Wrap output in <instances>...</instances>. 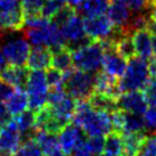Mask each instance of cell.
<instances>
[{
    "label": "cell",
    "instance_id": "1",
    "mask_svg": "<svg viewBox=\"0 0 156 156\" xmlns=\"http://www.w3.org/2000/svg\"><path fill=\"white\" fill-rule=\"evenodd\" d=\"M72 121L88 137H104L112 132L111 113L92 108L88 100H79L76 103V109Z\"/></svg>",
    "mask_w": 156,
    "mask_h": 156
},
{
    "label": "cell",
    "instance_id": "2",
    "mask_svg": "<svg viewBox=\"0 0 156 156\" xmlns=\"http://www.w3.org/2000/svg\"><path fill=\"white\" fill-rule=\"evenodd\" d=\"M95 75L72 67L63 73V89L78 101L88 100L95 90Z\"/></svg>",
    "mask_w": 156,
    "mask_h": 156
},
{
    "label": "cell",
    "instance_id": "3",
    "mask_svg": "<svg viewBox=\"0 0 156 156\" xmlns=\"http://www.w3.org/2000/svg\"><path fill=\"white\" fill-rule=\"evenodd\" d=\"M128 61L126 72L119 81L120 89L122 92L143 90L151 80L147 61L139 56H133Z\"/></svg>",
    "mask_w": 156,
    "mask_h": 156
},
{
    "label": "cell",
    "instance_id": "4",
    "mask_svg": "<svg viewBox=\"0 0 156 156\" xmlns=\"http://www.w3.org/2000/svg\"><path fill=\"white\" fill-rule=\"evenodd\" d=\"M103 48L98 41H94L87 47L72 52L73 65L76 69L88 72V73H98L103 65Z\"/></svg>",
    "mask_w": 156,
    "mask_h": 156
},
{
    "label": "cell",
    "instance_id": "5",
    "mask_svg": "<svg viewBox=\"0 0 156 156\" xmlns=\"http://www.w3.org/2000/svg\"><path fill=\"white\" fill-rule=\"evenodd\" d=\"M25 89L30 109L35 112L47 104L48 83L42 69H32L29 73Z\"/></svg>",
    "mask_w": 156,
    "mask_h": 156
},
{
    "label": "cell",
    "instance_id": "6",
    "mask_svg": "<svg viewBox=\"0 0 156 156\" xmlns=\"http://www.w3.org/2000/svg\"><path fill=\"white\" fill-rule=\"evenodd\" d=\"M83 25L86 34L89 35L94 41H99L107 38L114 29L112 21L104 14L94 17H84Z\"/></svg>",
    "mask_w": 156,
    "mask_h": 156
},
{
    "label": "cell",
    "instance_id": "7",
    "mask_svg": "<svg viewBox=\"0 0 156 156\" xmlns=\"http://www.w3.org/2000/svg\"><path fill=\"white\" fill-rule=\"evenodd\" d=\"M22 143V136L14 120L0 128V153L12 155L17 152Z\"/></svg>",
    "mask_w": 156,
    "mask_h": 156
},
{
    "label": "cell",
    "instance_id": "8",
    "mask_svg": "<svg viewBox=\"0 0 156 156\" xmlns=\"http://www.w3.org/2000/svg\"><path fill=\"white\" fill-rule=\"evenodd\" d=\"M86 133L76 124L69 123L59 132V145L64 154H71L74 149L86 143Z\"/></svg>",
    "mask_w": 156,
    "mask_h": 156
},
{
    "label": "cell",
    "instance_id": "9",
    "mask_svg": "<svg viewBox=\"0 0 156 156\" xmlns=\"http://www.w3.org/2000/svg\"><path fill=\"white\" fill-rule=\"evenodd\" d=\"M147 105L143 92L140 90L122 92L121 96L116 99V106L119 109L140 115H143L147 109Z\"/></svg>",
    "mask_w": 156,
    "mask_h": 156
},
{
    "label": "cell",
    "instance_id": "10",
    "mask_svg": "<svg viewBox=\"0 0 156 156\" xmlns=\"http://www.w3.org/2000/svg\"><path fill=\"white\" fill-rule=\"evenodd\" d=\"M103 51H104V55H103L101 67L104 69V72L114 78L121 79L126 72V64H128L126 59L117 52L116 46L106 48Z\"/></svg>",
    "mask_w": 156,
    "mask_h": 156
},
{
    "label": "cell",
    "instance_id": "11",
    "mask_svg": "<svg viewBox=\"0 0 156 156\" xmlns=\"http://www.w3.org/2000/svg\"><path fill=\"white\" fill-rule=\"evenodd\" d=\"M95 92L107 96L112 99L116 100L121 96L122 91L119 86V80L106 72H98L95 75Z\"/></svg>",
    "mask_w": 156,
    "mask_h": 156
},
{
    "label": "cell",
    "instance_id": "12",
    "mask_svg": "<svg viewBox=\"0 0 156 156\" xmlns=\"http://www.w3.org/2000/svg\"><path fill=\"white\" fill-rule=\"evenodd\" d=\"M27 67L9 64L0 69V81L8 83L15 88L24 89L29 78Z\"/></svg>",
    "mask_w": 156,
    "mask_h": 156
},
{
    "label": "cell",
    "instance_id": "13",
    "mask_svg": "<svg viewBox=\"0 0 156 156\" xmlns=\"http://www.w3.org/2000/svg\"><path fill=\"white\" fill-rule=\"evenodd\" d=\"M37 144L39 145L41 153L44 156H64L66 154L62 152L58 138L55 133H49L46 131H35L33 136Z\"/></svg>",
    "mask_w": 156,
    "mask_h": 156
},
{
    "label": "cell",
    "instance_id": "14",
    "mask_svg": "<svg viewBox=\"0 0 156 156\" xmlns=\"http://www.w3.org/2000/svg\"><path fill=\"white\" fill-rule=\"evenodd\" d=\"M24 14L21 4L13 8L0 10V30H22Z\"/></svg>",
    "mask_w": 156,
    "mask_h": 156
},
{
    "label": "cell",
    "instance_id": "15",
    "mask_svg": "<svg viewBox=\"0 0 156 156\" xmlns=\"http://www.w3.org/2000/svg\"><path fill=\"white\" fill-rule=\"evenodd\" d=\"M51 52L47 47H33L30 50L26 67L30 69H44L50 66Z\"/></svg>",
    "mask_w": 156,
    "mask_h": 156
},
{
    "label": "cell",
    "instance_id": "16",
    "mask_svg": "<svg viewBox=\"0 0 156 156\" xmlns=\"http://www.w3.org/2000/svg\"><path fill=\"white\" fill-rule=\"evenodd\" d=\"M132 41H133L134 50L137 56L147 59L152 57V34L147 29L136 31L132 33Z\"/></svg>",
    "mask_w": 156,
    "mask_h": 156
},
{
    "label": "cell",
    "instance_id": "17",
    "mask_svg": "<svg viewBox=\"0 0 156 156\" xmlns=\"http://www.w3.org/2000/svg\"><path fill=\"white\" fill-rule=\"evenodd\" d=\"M61 30L66 40V44L71 42V41H75V40L81 39L84 35H87L86 34V31H84L83 20L78 14H75L74 16L69 18L64 25H62Z\"/></svg>",
    "mask_w": 156,
    "mask_h": 156
},
{
    "label": "cell",
    "instance_id": "18",
    "mask_svg": "<svg viewBox=\"0 0 156 156\" xmlns=\"http://www.w3.org/2000/svg\"><path fill=\"white\" fill-rule=\"evenodd\" d=\"M131 14L132 12L130 8L126 4L119 1H112V4L107 8V16L116 27H124L130 18Z\"/></svg>",
    "mask_w": 156,
    "mask_h": 156
},
{
    "label": "cell",
    "instance_id": "19",
    "mask_svg": "<svg viewBox=\"0 0 156 156\" xmlns=\"http://www.w3.org/2000/svg\"><path fill=\"white\" fill-rule=\"evenodd\" d=\"M14 121H15L18 130L21 132L23 140L33 138L35 131H37L34 128V121H35L34 111H32V109H30V111H24L21 114L14 116Z\"/></svg>",
    "mask_w": 156,
    "mask_h": 156
},
{
    "label": "cell",
    "instance_id": "20",
    "mask_svg": "<svg viewBox=\"0 0 156 156\" xmlns=\"http://www.w3.org/2000/svg\"><path fill=\"white\" fill-rule=\"evenodd\" d=\"M109 4L111 0H82L76 8V13L83 16V18L103 15L107 10Z\"/></svg>",
    "mask_w": 156,
    "mask_h": 156
},
{
    "label": "cell",
    "instance_id": "21",
    "mask_svg": "<svg viewBox=\"0 0 156 156\" xmlns=\"http://www.w3.org/2000/svg\"><path fill=\"white\" fill-rule=\"evenodd\" d=\"M6 107L10 113V115L13 116H16L26 111V108L29 107V98H27L26 91L21 88H16V90H14L13 95L7 99Z\"/></svg>",
    "mask_w": 156,
    "mask_h": 156
},
{
    "label": "cell",
    "instance_id": "22",
    "mask_svg": "<svg viewBox=\"0 0 156 156\" xmlns=\"http://www.w3.org/2000/svg\"><path fill=\"white\" fill-rule=\"evenodd\" d=\"M146 134L140 133H124L122 138V153L121 156H137Z\"/></svg>",
    "mask_w": 156,
    "mask_h": 156
},
{
    "label": "cell",
    "instance_id": "23",
    "mask_svg": "<svg viewBox=\"0 0 156 156\" xmlns=\"http://www.w3.org/2000/svg\"><path fill=\"white\" fill-rule=\"evenodd\" d=\"M145 121L144 116L140 114L124 112L123 115V128H122V134L124 133H145Z\"/></svg>",
    "mask_w": 156,
    "mask_h": 156
},
{
    "label": "cell",
    "instance_id": "24",
    "mask_svg": "<svg viewBox=\"0 0 156 156\" xmlns=\"http://www.w3.org/2000/svg\"><path fill=\"white\" fill-rule=\"evenodd\" d=\"M50 65L52 67L59 69L62 72H65L67 69L73 67V58L72 51L66 47H62L59 49L51 52V62Z\"/></svg>",
    "mask_w": 156,
    "mask_h": 156
},
{
    "label": "cell",
    "instance_id": "25",
    "mask_svg": "<svg viewBox=\"0 0 156 156\" xmlns=\"http://www.w3.org/2000/svg\"><path fill=\"white\" fill-rule=\"evenodd\" d=\"M88 103L90 104L92 108L97 109V111H104V112H113L117 109L116 100L109 98L107 96H104L98 92H92V95L89 97Z\"/></svg>",
    "mask_w": 156,
    "mask_h": 156
},
{
    "label": "cell",
    "instance_id": "26",
    "mask_svg": "<svg viewBox=\"0 0 156 156\" xmlns=\"http://www.w3.org/2000/svg\"><path fill=\"white\" fill-rule=\"evenodd\" d=\"M104 151L107 154L114 156H121L122 153V138L121 134L117 132H109L106 134L105 138V145H104Z\"/></svg>",
    "mask_w": 156,
    "mask_h": 156
},
{
    "label": "cell",
    "instance_id": "27",
    "mask_svg": "<svg viewBox=\"0 0 156 156\" xmlns=\"http://www.w3.org/2000/svg\"><path fill=\"white\" fill-rule=\"evenodd\" d=\"M116 50L117 52L124 57L126 61L136 56V50H134L133 41H132V35L126 34L122 37L121 39L116 42Z\"/></svg>",
    "mask_w": 156,
    "mask_h": 156
},
{
    "label": "cell",
    "instance_id": "28",
    "mask_svg": "<svg viewBox=\"0 0 156 156\" xmlns=\"http://www.w3.org/2000/svg\"><path fill=\"white\" fill-rule=\"evenodd\" d=\"M17 153L21 156H40V155H42L39 145L37 144V141H35L33 138L23 140L22 143H21V145H20V147H18Z\"/></svg>",
    "mask_w": 156,
    "mask_h": 156
},
{
    "label": "cell",
    "instance_id": "29",
    "mask_svg": "<svg viewBox=\"0 0 156 156\" xmlns=\"http://www.w3.org/2000/svg\"><path fill=\"white\" fill-rule=\"evenodd\" d=\"M65 5H66L65 0H47V1H44L40 14H41L42 17L50 20Z\"/></svg>",
    "mask_w": 156,
    "mask_h": 156
},
{
    "label": "cell",
    "instance_id": "30",
    "mask_svg": "<svg viewBox=\"0 0 156 156\" xmlns=\"http://www.w3.org/2000/svg\"><path fill=\"white\" fill-rule=\"evenodd\" d=\"M137 156H156V133L146 136Z\"/></svg>",
    "mask_w": 156,
    "mask_h": 156
},
{
    "label": "cell",
    "instance_id": "31",
    "mask_svg": "<svg viewBox=\"0 0 156 156\" xmlns=\"http://www.w3.org/2000/svg\"><path fill=\"white\" fill-rule=\"evenodd\" d=\"M44 74H46L48 87H50V89H61V88H63L64 79H63L62 71L55 69V67H51V69L48 67Z\"/></svg>",
    "mask_w": 156,
    "mask_h": 156
},
{
    "label": "cell",
    "instance_id": "32",
    "mask_svg": "<svg viewBox=\"0 0 156 156\" xmlns=\"http://www.w3.org/2000/svg\"><path fill=\"white\" fill-rule=\"evenodd\" d=\"M75 14H76L75 8H73V7H71V6H69V5L66 4L65 6H64L63 8L59 9L50 20H51V22H54L58 26H62V25H64L72 16H74Z\"/></svg>",
    "mask_w": 156,
    "mask_h": 156
},
{
    "label": "cell",
    "instance_id": "33",
    "mask_svg": "<svg viewBox=\"0 0 156 156\" xmlns=\"http://www.w3.org/2000/svg\"><path fill=\"white\" fill-rule=\"evenodd\" d=\"M44 4V0H22L21 6L24 16L27 15H41V8Z\"/></svg>",
    "mask_w": 156,
    "mask_h": 156
},
{
    "label": "cell",
    "instance_id": "34",
    "mask_svg": "<svg viewBox=\"0 0 156 156\" xmlns=\"http://www.w3.org/2000/svg\"><path fill=\"white\" fill-rule=\"evenodd\" d=\"M145 128L149 133H156V105H151L143 114Z\"/></svg>",
    "mask_w": 156,
    "mask_h": 156
},
{
    "label": "cell",
    "instance_id": "35",
    "mask_svg": "<svg viewBox=\"0 0 156 156\" xmlns=\"http://www.w3.org/2000/svg\"><path fill=\"white\" fill-rule=\"evenodd\" d=\"M105 138L101 136H96V137H89V139L86 140V146L89 149V152L92 155H99L104 151Z\"/></svg>",
    "mask_w": 156,
    "mask_h": 156
},
{
    "label": "cell",
    "instance_id": "36",
    "mask_svg": "<svg viewBox=\"0 0 156 156\" xmlns=\"http://www.w3.org/2000/svg\"><path fill=\"white\" fill-rule=\"evenodd\" d=\"M145 100L149 106L156 105V79H151L143 89Z\"/></svg>",
    "mask_w": 156,
    "mask_h": 156
},
{
    "label": "cell",
    "instance_id": "37",
    "mask_svg": "<svg viewBox=\"0 0 156 156\" xmlns=\"http://www.w3.org/2000/svg\"><path fill=\"white\" fill-rule=\"evenodd\" d=\"M14 90L15 89L13 86H10L4 81H0V103L7 101V99L13 95Z\"/></svg>",
    "mask_w": 156,
    "mask_h": 156
},
{
    "label": "cell",
    "instance_id": "38",
    "mask_svg": "<svg viewBox=\"0 0 156 156\" xmlns=\"http://www.w3.org/2000/svg\"><path fill=\"white\" fill-rule=\"evenodd\" d=\"M148 0H128L126 6L130 8L132 13H137V12H141L147 7Z\"/></svg>",
    "mask_w": 156,
    "mask_h": 156
},
{
    "label": "cell",
    "instance_id": "39",
    "mask_svg": "<svg viewBox=\"0 0 156 156\" xmlns=\"http://www.w3.org/2000/svg\"><path fill=\"white\" fill-rule=\"evenodd\" d=\"M10 121V113L4 103H0V128Z\"/></svg>",
    "mask_w": 156,
    "mask_h": 156
},
{
    "label": "cell",
    "instance_id": "40",
    "mask_svg": "<svg viewBox=\"0 0 156 156\" xmlns=\"http://www.w3.org/2000/svg\"><path fill=\"white\" fill-rule=\"evenodd\" d=\"M71 154H72V156H94L89 152V149H88L87 146H86V143L75 148Z\"/></svg>",
    "mask_w": 156,
    "mask_h": 156
},
{
    "label": "cell",
    "instance_id": "41",
    "mask_svg": "<svg viewBox=\"0 0 156 156\" xmlns=\"http://www.w3.org/2000/svg\"><path fill=\"white\" fill-rule=\"evenodd\" d=\"M147 66L151 79H156V56L149 57V62L147 63Z\"/></svg>",
    "mask_w": 156,
    "mask_h": 156
},
{
    "label": "cell",
    "instance_id": "42",
    "mask_svg": "<svg viewBox=\"0 0 156 156\" xmlns=\"http://www.w3.org/2000/svg\"><path fill=\"white\" fill-rule=\"evenodd\" d=\"M147 30L151 32V34L154 35V37H156V22H154V21H149V23H148L147 25Z\"/></svg>",
    "mask_w": 156,
    "mask_h": 156
},
{
    "label": "cell",
    "instance_id": "43",
    "mask_svg": "<svg viewBox=\"0 0 156 156\" xmlns=\"http://www.w3.org/2000/svg\"><path fill=\"white\" fill-rule=\"evenodd\" d=\"M65 1H66V4L69 5V6H71V7L75 8V10H76V8L80 6V4L82 2V0H65Z\"/></svg>",
    "mask_w": 156,
    "mask_h": 156
},
{
    "label": "cell",
    "instance_id": "44",
    "mask_svg": "<svg viewBox=\"0 0 156 156\" xmlns=\"http://www.w3.org/2000/svg\"><path fill=\"white\" fill-rule=\"evenodd\" d=\"M151 20L156 22V5L152 6V9H151Z\"/></svg>",
    "mask_w": 156,
    "mask_h": 156
},
{
    "label": "cell",
    "instance_id": "45",
    "mask_svg": "<svg viewBox=\"0 0 156 156\" xmlns=\"http://www.w3.org/2000/svg\"><path fill=\"white\" fill-rule=\"evenodd\" d=\"M6 58H5V56L2 55V52L0 51V69H4L5 66H6Z\"/></svg>",
    "mask_w": 156,
    "mask_h": 156
},
{
    "label": "cell",
    "instance_id": "46",
    "mask_svg": "<svg viewBox=\"0 0 156 156\" xmlns=\"http://www.w3.org/2000/svg\"><path fill=\"white\" fill-rule=\"evenodd\" d=\"M152 49L156 56V37H154V35H152Z\"/></svg>",
    "mask_w": 156,
    "mask_h": 156
},
{
    "label": "cell",
    "instance_id": "47",
    "mask_svg": "<svg viewBox=\"0 0 156 156\" xmlns=\"http://www.w3.org/2000/svg\"><path fill=\"white\" fill-rule=\"evenodd\" d=\"M148 5H151V6L156 5V0H148Z\"/></svg>",
    "mask_w": 156,
    "mask_h": 156
},
{
    "label": "cell",
    "instance_id": "48",
    "mask_svg": "<svg viewBox=\"0 0 156 156\" xmlns=\"http://www.w3.org/2000/svg\"><path fill=\"white\" fill-rule=\"evenodd\" d=\"M112 1H119V2H123V4H126L128 2V0H112Z\"/></svg>",
    "mask_w": 156,
    "mask_h": 156
},
{
    "label": "cell",
    "instance_id": "49",
    "mask_svg": "<svg viewBox=\"0 0 156 156\" xmlns=\"http://www.w3.org/2000/svg\"><path fill=\"white\" fill-rule=\"evenodd\" d=\"M97 156H114V155H111V154H107V153H105V154H99V155Z\"/></svg>",
    "mask_w": 156,
    "mask_h": 156
},
{
    "label": "cell",
    "instance_id": "50",
    "mask_svg": "<svg viewBox=\"0 0 156 156\" xmlns=\"http://www.w3.org/2000/svg\"><path fill=\"white\" fill-rule=\"evenodd\" d=\"M10 156H21V155H20V154H18V153L16 152V153H14V154H12Z\"/></svg>",
    "mask_w": 156,
    "mask_h": 156
},
{
    "label": "cell",
    "instance_id": "51",
    "mask_svg": "<svg viewBox=\"0 0 156 156\" xmlns=\"http://www.w3.org/2000/svg\"><path fill=\"white\" fill-rule=\"evenodd\" d=\"M40 156H44V154H42V155H40Z\"/></svg>",
    "mask_w": 156,
    "mask_h": 156
},
{
    "label": "cell",
    "instance_id": "52",
    "mask_svg": "<svg viewBox=\"0 0 156 156\" xmlns=\"http://www.w3.org/2000/svg\"><path fill=\"white\" fill-rule=\"evenodd\" d=\"M64 156H66V155H64Z\"/></svg>",
    "mask_w": 156,
    "mask_h": 156
}]
</instances>
